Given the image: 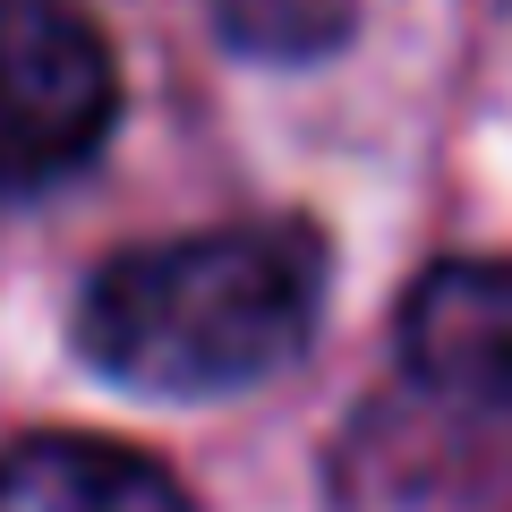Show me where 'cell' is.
Here are the masks:
<instances>
[{
  "label": "cell",
  "mask_w": 512,
  "mask_h": 512,
  "mask_svg": "<svg viewBox=\"0 0 512 512\" xmlns=\"http://www.w3.org/2000/svg\"><path fill=\"white\" fill-rule=\"evenodd\" d=\"M325 308V239L308 222H222L120 248L86 274L77 350L128 393L214 402L291 367Z\"/></svg>",
  "instance_id": "obj_1"
},
{
  "label": "cell",
  "mask_w": 512,
  "mask_h": 512,
  "mask_svg": "<svg viewBox=\"0 0 512 512\" xmlns=\"http://www.w3.org/2000/svg\"><path fill=\"white\" fill-rule=\"evenodd\" d=\"M111 120V43L60 0H0V197H35L86 171Z\"/></svg>",
  "instance_id": "obj_2"
},
{
  "label": "cell",
  "mask_w": 512,
  "mask_h": 512,
  "mask_svg": "<svg viewBox=\"0 0 512 512\" xmlns=\"http://www.w3.org/2000/svg\"><path fill=\"white\" fill-rule=\"evenodd\" d=\"M402 359L436 402L512 419V265H436L402 299Z\"/></svg>",
  "instance_id": "obj_3"
},
{
  "label": "cell",
  "mask_w": 512,
  "mask_h": 512,
  "mask_svg": "<svg viewBox=\"0 0 512 512\" xmlns=\"http://www.w3.org/2000/svg\"><path fill=\"white\" fill-rule=\"evenodd\" d=\"M0 512H197L188 487L111 436H26L0 453Z\"/></svg>",
  "instance_id": "obj_4"
},
{
  "label": "cell",
  "mask_w": 512,
  "mask_h": 512,
  "mask_svg": "<svg viewBox=\"0 0 512 512\" xmlns=\"http://www.w3.org/2000/svg\"><path fill=\"white\" fill-rule=\"evenodd\" d=\"M359 0H214V26L248 60H325L350 35Z\"/></svg>",
  "instance_id": "obj_5"
}]
</instances>
